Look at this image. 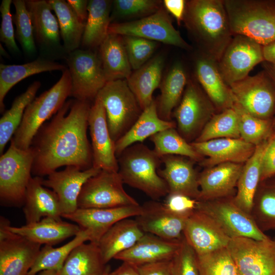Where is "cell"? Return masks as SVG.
<instances>
[{"label": "cell", "mask_w": 275, "mask_h": 275, "mask_svg": "<svg viewBox=\"0 0 275 275\" xmlns=\"http://www.w3.org/2000/svg\"><path fill=\"white\" fill-rule=\"evenodd\" d=\"M90 102L68 100L45 122L34 136L32 174L48 176L63 166L81 170L93 167L91 145L88 138Z\"/></svg>", "instance_id": "1"}, {"label": "cell", "mask_w": 275, "mask_h": 275, "mask_svg": "<svg viewBox=\"0 0 275 275\" xmlns=\"http://www.w3.org/2000/svg\"><path fill=\"white\" fill-rule=\"evenodd\" d=\"M183 22L199 51L218 61L233 36L223 0L186 1Z\"/></svg>", "instance_id": "2"}, {"label": "cell", "mask_w": 275, "mask_h": 275, "mask_svg": "<svg viewBox=\"0 0 275 275\" xmlns=\"http://www.w3.org/2000/svg\"><path fill=\"white\" fill-rule=\"evenodd\" d=\"M117 158L118 173L124 183L155 201L168 195L167 184L158 173L161 158L153 150L138 143L127 148Z\"/></svg>", "instance_id": "3"}, {"label": "cell", "mask_w": 275, "mask_h": 275, "mask_svg": "<svg viewBox=\"0 0 275 275\" xmlns=\"http://www.w3.org/2000/svg\"><path fill=\"white\" fill-rule=\"evenodd\" d=\"M233 35L262 46L275 41L274 0H223Z\"/></svg>", "instance_id": "4"}, {"label": "cell", "mask_w": 275, "mask_h": 275, "mask_svg": "<svg viewBox=\"0 0 275 275\" xmlns=\"http://www.w3.org/2000/svg\"><path fill=\"white\" fill-rule=\"evenodd\" d=\"M71 79L68 68L49 89L35 99L26 107L21 122L11 140L18 148L29 149L33 139L45 122L54 116L71 96Z\"/></svg>", "instance_id": "5"}, {"label": "cell", "mask_w": 275, "mask_h": 275, "mask_svg": "<svg viewBox=\"0 0 275 275\" xmlns=\"http://www.w3.org/2000/svg\"><path fill=\"white\" fill-rule=\"evenodd\" d=\"M96 98L104 107L108 130L116 142L129 130L143 111L126 79L107 82Z\"/></svg>", "instance_id": "6"}, {"label": "cell", "mask_w": 275, "mask_h": 275, "mask_svg": "<svg viewBox=\"0 0 275 275\" xmlns=\"http://www.w3.org/2000/svg\"><path fill=\"white\" fill-rule=\"evenodd\" d=\"M34 158L31 147L20 149L10 141L9 147L0 157V200L3 205H23Z\"/></svg>", "instance_id": "7"}, {"label": "cell", "mask_w": 275, "mask_h": 275, "mask_svg": "<svg viewBox=\"0 0 275 275\" xmlns=\"http://www.w3.org/2000/svg\"><path fill=\"white\" fill-rule=\"evenodd\" d=\"M119 173L101 170L84 184L77 200L78 208H109L139 205L123 187Z\"/></svg>", "instance_id": "8"}, {"label": "cell", "mask_w": 275, "mask_h": 275, "mask_svg": "<svg viewBox=\"0 0 275 275\" xmlns=\"http://www.w3.org/2000/svg\"><path fill=\"white\" fill-rule=\"evenodd\" d=\"M66 62L71 79L70 96L94 101L107 82L99 55L90 49H77L67 54Z\"/></svg>", "instance_id": "9"}, {"label": "cell", "mask_w": 275, "mask_h": 275, "mask_svg": "<svg viewBox=\"0 0 275 275\" xmlns=\"http://www.w3.org/2000/svg\"><path fill=\"white\" fill-rule=\"evenodd\" d=\"M234 197L198 201L197 209L212 218L230 237L264 240L269 237L257 226L251 214L235 203Z\"/></svg>", "instance_id": "10"}, {"label": "cell", "mask_w": 275, "mask_h": 275, "mask_svg": "<svg viewBox=\"0 0 275 275\" xmlns=\"http://www.w3.org/2000/svg\"><path fill=\"white\" fill-rule=\"evenodd\" d=\"M109 33L139 37L185 50L191 48L174 27L163 5L150 15L134 20L112 23L108 28Z\"/></svg>", "instance_id": "11"}, {"label": "cell", "mask_w": 275, "mask_h": 275, "mask_svg": "<svg viewBox=\"0 0 275 275\" xmlns=\"http://www.w3.org/2000/svg\"><path fill=\"white\" fill-rule=\"evenodd\" d=\"M227 249L240 275H275V240L231 238Z\"/></svg>", "instance_id": "12"}, {"label": "cell", "mask_w": 275, "mask_h": 275, "mask_svg": "<svg viewBox=\"0 0 275 275\" xmlns=\"http://www.w3.org/2000/svg\"><path fill=\"white\" fill-rule=\"evenodd\" d=\"M234 104L258 118L267 119L275 109V85L263 71L230 86Z\"/></svg>", "instance_id": "13"}, {"label": "cell", "mask_w": 275, "mask_h": 275, "mask_svg": "<svg viewBox=\"0 0 275 275\" xmlns=\"http://www.w3.org/2000/svg\"><path fill=\"white\" fill-rule=\"evenodd\" d=\"M10 222L0 218V275H28L41 250V244L14 233Z\"/></svg>", "instance_id": "14"}, {"label": "cell", "mask_w": 275, "mask_h": 275, "mask_svg": "<svg viewBox=\"0 0 275 275\" xmlns=\"http://www.w3.org/2000/svg\"><path fill=\"white\" fill-rule=\"evenodd\" d=\"M263 46L241 35H235L217 61L219 72L227 85L249 76L257 64L264 61Z\"/></svg>", "instance_id": "15"}, {"label": "cell", "mask_w": 275, "mask_h": 275, "mask_svg": "<svg viewBox=\"0 0 275 275\" xmlns=\"http://www.w3.org/2000/svg\"><path fill=\"white\" fill-rule=\"evenodd\" d=\"M212 104L196 79L189 78L182 98L172 113L177 131L186 141L195 138L210 118L214 109Z\"/></svg>", "instance_id": "16"}, {"label": "cell", "mask_w": 275, "mask_h": 275, "mask_svg": "<svg viewBox=\"0 0 275 275\" xmlns=\"http://www.w3.org/2000/svg\"><path fill=\"white\" fill-rule=\"evenodd\" d=\"M88 123L92 143L93 167L118 172L119 164L116 154L115 142L108 130L104 107L97 98L91 106Z\"/></svg>", "instance_id": "17"}, {"label": "cell", "mask_w": 275, "mask_h": 275, "mask_svg": "<svg viewBox=\"0 0 275 275\" xmlns=\"http://www.w3.org/2000/svg\"><path fill=\"white\" fill-rule=\"evenodd\" d=\"M101 170L94 167L81 170L75 166H67L64 170L56 171L42 178V184L51 188L57 195L62 217L75 211L77 208V200L81 188L91 177L98 174Z\"/></svg>", "instance_id": "18"}, {"label": "cell", "mask_w": 275, "mask_h": 275, "mask_svg": "<svg viewBox=\"0 0 275 275\" xmlns=\"http://www.w3.org/2000/svg\"><path fill=\"white\" fill-rule=\"evenodd\" d=\"M34 29L35 41L48 57L66 53L61 42L59 22L47 1H25Z\"/></svg>", "instance_id": "19"}, {"label": "cell", "mask_w": 275, "mask_h": 275, "mask_svg": "<svg viewBox=\"0 0 275 275\" xmlns=\"http://www.w3.org/2000/svg\"><path fill=\"white\" fill-rule=\"evenodd\" d=\"M183 236L197 254L227 248L231 239L212 218L198 210L187 219Z\"/></svg>", "instance_id": "20"}, {"label": "cell", "mask_w": 275, "mask_h": 275, "mask_svg": "<svg viewBox=\"0 0 275 275\" xmlns=\"http://www.w3.org/2000/svg\"><path fill=\"white\" fill-rule=\"evenodd\" d=\"M142 206L143 212L135 216V220L144 233L171 241L183 238L188 217L175 214L169 211L163 203L155 200L146 202Z\"/></svg>", "instance_id": "21"}, {"label": "cell", "mask_w": 275, "mask_h": 275, "mask_svg": "<svg viewBox=\"0 0 275 275\" xmlns=\"http://www.w3.org/2000/svg\"><path fill=\"white\" fill-rule=\"evenodd\" d=\"M143 212L142 205H131L109 208H77L73 212L62 216L89 230L93 241L98 242L101 236L115 223L123 219L136 216Z\"/></svg>", "instance_id": "22"}, {"label": "cell", "mask_w": 275, "mask_h": 275, "mask_svg": "<svg viewBox=\"0 0 275 275\" xmlns=\"http://www.w3.org/2000/svg\"><path fill=\"white\" fill-rule=\"evenodd\" d=\"M194 65L195 78L213 104L223 111L232 107L230 88L222 76L217 61L199 51Z\"/></svg>", "instance_id": "23"}, {"label": "cell", "mask_w": 275, "mask_h": 275, "mask_svg": "<svg viewBox=\"0 0 275 275\" xmlns=\"http://www.w3.org/2000/svg\"><path fill=\"white\" fill-rule=\"evenodd\" d=\"M185 157L173 155L161 157L164 167L158 173L166 182L169 194H182L199 200V176L193 162Z\"/></svg>", "instance_id": "24"}, {"label": "cell", "mask_w": 275, "mask_h": 275, "mask_svg": "<svg viewBox=\"0 0 275 275\" xmlns=\"http://www.w3.org/2000/svg\"><path fill=\"white\" fill-rule=\"evenodd\" d=\"M191 145L199 154L209 157L202 162V165L209 168L223 162H246L256 148V146L241 138L216 139L205 142H193Z\"/></svg>", "instance_id": "25"}, {"label": "cell", "mask_w": 275, "mask_h": 275, "mask_svg": "<svg viewBox=\"0 0 275 275\" xmlns=\"http://www.w3.org/2000/svg\"><path fill=\"white\" fill-rule=\"evenodd\" d=\"M241 163L227 162L209 168L198 177L199 201H208L233 196L242 171Z\"/></svg>", "instance_id": "26"}, {"label": "cell", "mask_w": 275, "mask_h": 275, "mask_svg": "<svg viewBox=\"0 0 275 275\" xmlns=\"http://www.w3.org/2000/svg\"><path fill=\"white\" fill-rule=\"evenodd\" d=\"M182 239L179 241L168 240L145 233L133 246L119 253L114 259L128 262L136 266L169 261L179 249Z\"/></svg>", "instance_id": "27"}, {"label": "cell", "mask_w": 275, "mask_h": 275, "mask_svg": "<svg viewBox=\"0 0 275 275\" xmlns=\"http://www.w3.org/2000/svg\"><path fill=\"white\" fill-rule=\"evenodd\" d=\"M42 178L32 177L26 187L23 208L26 224L37 222L46 217L61 219L62 214L58 196L42 184Z\"/></svg>", "instance_id": "28"}, {"label": "cell", "mask_w": 275, "mask_h": 275, "mask_svg": "<svg viewBox=\"0 0 275 275\" xmlns=\"http://www.w3.org/2000/svg\"><path fill=\"white\" fill-rule=\"evenodd\" d=\"M8 228L11 232L33 242L51 246L75 236L81 230L76 224L50 217L19 227L12 226L10 224Z\"/></svg>", "instance_id": "29"}, {"label": "cell", "mask_w": 275, "mask_h": 275, "mask_svg": "<svg viewBox=\"0 0 275 275\" xmlns=\"http://www.w3.org/2000/svg\"><path fill=\"white\" fill-rule=\"evenodd\" d=\"M145 233L135 219L126 218L115 223L97 242L105 263L131 248Z\"/></svg>", "instance_id": "30"}, {"label": "cell", "mask_w": 275, "mask_h": 275, "mask_svg": "<svg viewBox=\"0 0 275 275\" xmlns=\"http://www.w3.org/2000/svg\"><path fill=\"white\" fill-rule=\"evenodd\" d=\"M176 123L172 121H166L158 116L156 101H153L143 110L141 114L129 130L115 142L116 154L118 157L129 146L143 142L157 132L175 128Z\"/></svg>", "instance_id": "31"}, {"label": "cell", "mask_w": 275, "mask_h": 275, "mask_svg": "<svg viewBox=\"0 0 275 275\" xmlns=\"http://www.w3.org/2000/svg\"><path fill=\"white\" fill-rule=\"evenodd\" d=\"M164 62L162 55H156L132 72L126 79L142 111L154 100L153 94L161 84Z\"/></svg>", "instance_id": "32"}, {"label": "cell", "mask_w": 275, "mask_h": 275, "mask_svg": "<svg viewBox=\"0 0 275 275\" xmlns=\"http://www.w3.org/2000/svg\"><path fill=\"white\" fill-rule=\"evenodd\" d=\"M109 268L97 242H84L69 254L57 275H102Z\"/></svg>", "instance_id": "33"}, {"label": "cell", "mask_w": 275, "mask_h": 275, "mask_svg": "<svg viewBox=\"0 0 275 275\" xmlns=\"http://www.w3.org/2000/svg\"><path fill=\"white\" fill-rule=\"evenodd\" d=\"M99 57L107 81L127 79L131 67L122 36L109 33L99 46Z\"/></svg>", "instance_id": "34"}, {"label": "cell", "mask_w": 275, "mask_h": 275, "mask_svg": "<svg viewBox=\"0 0 275 275\" xmlns=\"http://www.w3.org/2000/svg\"><path fill=\"white\" fill-rule=\"evenodd\" d=\"M268 141L256 146L252 155L245 162L237 184L234 197L236 205L251 214L254 198L260 181L261 161Z\"/></svg>", "instance_id": "35"}, {"label": "cell", "mask_w": 275, "mask_h": 275, "mask_svg": "<svg viewBox=\"0 0 275 275\" xmlns=\"http://www.w3.org/2000/svg\"><path fill=\"white\" fill-rule=\"evenodd\" d=\"M64 65L44 57L21 65L0 64V111L5 109L4 99L8 92L18 82L36 74L54 70L64 71Z\"/></svg>", "instance_id": "36"}, {"label": "cell", "mask_w": 275, "mask_h": 275, "mask_svg": "<svg viewBox=\"0 0 275 275\" xmlns=\"http://www.w3.org/2000/svg\"><path fill=\"white\" fill-rule=\"evenodd\" d=\"M188 79L183 63L175 62L160 85V94L156 105L161 119L171 121L174 108L180 101Z\"/></svg>", "instance_id": "37"}, {"label": "cell", "mask_w": 275, "mask_h": 275, "mask_svg": "<svg viewBox=\"0 0 275 275\" xmlns=\"http://www.w3.org/2000/svg\"><path fill=\"white\" fill-rule=\"evenodd\" d=\"M112 3L109 0L89 1L88 17L81 44L86 49L99 47L108 35Z\"/></svg>", "instance_id": "38"}, {"label": "cell", "mask_w": 275, "mask_h": 275, "mask_svg": "<svg viewBox=\"0 0 275 275\" xmlns=\"http://www.w3.org/2000/svg\"><path fill=\"white\" fill-rule=\"evenodd\" d=\"M47 1L57 18L66 53L79 49L86 23L80 20L67 1Z\"/></svg>", "instance_id": "39"}, {"label": "cell", "mask_w": 275, "mask_h": 275, "mask_svg": "<svg viewBox=\"0 0 275 275\" xmlns=\"http://www.w3.org/2000/svg\"><path fill=\"white\" fill-rule=\"evenodd\" d=\"M87 241H93L92 235L89 230L81 229L71 240L64 245L58 248L44 245L41 249L28 275H36L46 270L59 271L71 252L78 245Z\"/></svg>", "instance_id": "40"}, {"label": "cell", "mask_w": 275, "mask_h": 275, "mask_svg": "<svg viewBox=\"0 0 275 275\" xmlns=\"http://www.w3.org/2000/svg\"><path fill=\"white\" fill-rule=\"evenodd\" d=\"M41 86L39 81H35L26 90L17 96L11 107L6 111L0 119V154L19 127L28 105L35 99Z\"/></svg>", "instance_id": "41"}, {"label": "cell", "mask_w": 275, "mask_h": 275, "mask_svg": "<svg viewBox=\"0 0 275 275\" xmlns=\"http://www.w3.org/2000/svg\"><path fill=\"white\" fill-rule=\"evenodd\" d=\"M251 215L264 233L275 230V178L260 181Z\"/></svg>", "instance_id": "42"}, {"label": "cell", "mask_w": 275, "mask_h": 275, "mask_svg": "<svg viewBox=\"0 0 275 275\" xmlns=\"http://www.w3.org/2000/svg\"><path fill=\"white\" fill-rule=\"evenodd\" d=\"M220 138H240L239 116L233 107L213 116L194 142H205Z\"/></svg>", "instance_id": "43"}, {"label": "cell", "mask_w": 275, "mask_h": 275, "mask_svg": "<svg viewBox=\"0 0 275 275\" xmlns=\"http://www.w3.org/2000/svg\"><path fill=\"white\" fill-rule=\"evenodd\" d=\"M150 140L153 143V150L160 158L165 155H173L188 157L199 160L201 156L175 129L171 128L153 135Z\"/></svg>", "instance_id": "44"}, {"label": "cell", "mask_w": 275, "mask_h": 275, "mask_svg": "<svg viewBox=\"0 0 275 275\" xmlns=\"http://www.w3.org/2000/svg\"><path fill=\"white\" fill-rule=\"evenodd\" d=\"M197 256L200 275H240L227 247Z\"/></svg>", "instance_id": "45"}, {"label": "cell", "mask_w": 275, "mask_h": 275, "mask_svg": "<svg viewBox=\"0 0 275 275\" xmlns=\"http://www.w3.org/2000/svg\"><path fill=\"white\" fill-rule=\"evenodd\" d=\"M12 3L15 9L12 15L16 26L15 37L25 54L34 55L37 52V48L32 22L25 1L14 0Z\"/></svg>", "instance_id": "46"}, {"label": "cell", "mask_w": 275, "mask_h": 275, "mask_svg": "<svg viewBox=\"0 0 275 275\" xmlns=\"http://www.w3.org/2000/svg\"><path fill=\"white\" fill-rule=\"evenodd\" d=\"M162 4L161 1L157 0L113 1L111 21L141 18L150 15L156 12Z\"/></svg>", "instance_id": "47"}, {"label": "cell", "mask_w": 275, "mask_h": 275, "mask_svg": "<svg viewBox=\"0 0 275 275\" xmlns=\"http://www.w3.org/2000/svg\"><path fill=\"white\" fill-rule=\"evenodd\" d=\"M232 107L239 116L240 138L255 146L262 143L269 132V121L255 117L235 104Z\"/></svg>", "instance_id": "48"}, {"label": "cell", "mask_w": 275, "mask_h": 275, "mask_svg": "<svg viewBox=\"0 0 275 275\" xmlns=\"http://www.w3.org/2000/svg\"><path fill=\"white\" fill-rule=\"evenodd\" d=\"M122 37L129 63L134 70L149 61L157 47L156 42L143 38L132 36Z\"/></svg>", "instance_id": "49"}, {"label": "cell", "mask_w": 275, "mask_h": 275, "mask_svg": "<svg viewBox=\"0 0 275 275\" xmlns=\"http://www.w3.org/2000/svg\"><path fill=\"white\" fill-rule=\"evenodd\" d=\"M172 275H200L197 256L184 237L180 247L171 260Z\"/></svg>", "instance_id": "50"}, {"label": "cell", "mask_w": 275, "mask_h": 275, "mask_svg": "<svg viewBox=\"0 0 275 275\" xmlns=\"http://www.w3.org/2000/svg\"><path fill=\"white\" fill-rule=\"evenodd\" d=\"M11 0H3L0 6L2 22L0 29V40L12 53L20 52L15 41V35L13 25V16L11 13Z\"/></svg>", "instance_id": "51"}, {"label": "cell", "mask_w": 275, "mask_h": 275, "mask_svg": "<svg viewBox=\"0 0 275 275\" xmlns=\"http://www.w3.org/2000/svg\"><path fill=\"white\" fill-rule=\"evenodd\" d=\"M197 200L180 194H168L163 203L171 212L189 217L197 209Z\"/></svg>", "instance_id": "52"}, {"label": "cell", "mask_w": 275, "mask_h": 275, "mask_svg": "<svg viewBox=\"0 0 275 275\" xmlns=\"http://www.w3.org/2000/svg\"><path fill=\"white\" fill-rule=\"evenodd\" d=\"M275 176V135L268 141L263 153L260 181Z\"/></svg>", "instance_id": "53"}, {"label": "cell", "mask_w": 275, "mask_h": 275, "mask_svg": "<svg viewBox=\"0 0 275 275\" xmlns=\"http://www.w3.org/2000/svg\"><path fill=\"white\" fill-rule=\"evenodd\" d=\"M136 267L140 275H172L171 260L148 263Z\"/></svg>", "instance_id": "54"}, {"label": "cell", "mask_w": 275, "mask_h": 275, "mask_svg": "<svg viewBox=\"0 0 275 275\" xmlns=\"http://www.w3.org/2000/svg\"><path fill=\"white\" fill-rule=\"evenodd\" d=\"M186 1L164 0L163 6L169 13L171 14L180 25L183 20Z\"/></svg>", "instance_id": "55"}, {"label": "cell", "mask_w": 275, "mask_h": 275, "mask_svg": "<svg viewBox=\"0 0 275 275\" xmlns=\"http://www.w3.org/2000/svg\"><path fill=\"white\" fill-rule=\"evenodd\" d=\"M80 20L86 23L88 17V4L87 0H67Z\"/></svg>", "instance_id": "56"}, {"label": "cell", "mask_w": 275, "mask_h": 275, "mask_svg": "<svg viewBox=\"0 0 275 275\" xmlns=\"http://www.w3.org/2000/svg\"><path fill=\"white\" fill-rule=\"evenodd\" d=\"M107 275H140L137 267L128 262H123L122 264Z\"/></svg>", "instance_id": "57"}, {"label": "cell", "mask_w": 275, "mask_h": 275, "mask_svg": "<svg viewBox=\"0 0 275 275\" xmlns=\"http://www.w3.org/2000/svg\"><path fill=\"white\" fill-rule=\"evenodd\" d=\"M264 61L275 66V41L263 46Z\"/></svg>", "instance_id": "58"}, {"label": "cell", "mask_w": 275, "mask_h": 275, "mask_svg": "<svg viewBox=\"0 0 275 275\" xmlns=\"http://www.w3.org/2000/svg\"><path fill=\"white\" fill-rule=\"evenodd\" d=\"M264 71L268 74L275 85V66L267 62L263 63Z\"/></svg>", "instance_id": "59"}, {"label": "cell", "mask_w": 275, "mask_h": 275, "mask_svg": "<svg viewBox=\"0 0 275 275\" xmlns=\"http://www.w3.org/2000/svg\"><path fill=\"white\" fill-rule=\"evenodd\" d=\"M36 275H57V271L53 270H46L39 272Z\"/></svg>", "instance_id": "60"}, {"label": "cell", "mask_w": 275, "mask_h": 275, "mask_svg": "<svg viewBox=\"0 0 275 275\" xmlns=\"http://www.w3.org/2000/svg\"><path fill=\"white\" fill-rule=\"evenodd\" d=\"M0 52H1V54L3 56V57L7 58L9 57V54L6 51L5 48L3 47L1 43L0 44Z\"/></svg>", "instance_id": "61"}, {"label": "cell", "mask_w": 275, "mask_h": 275, "mask_svg": "<svg viewBox=\"0 0 275 275\" xmlns=\"http://www.w3.org/2000/svg\"><path fill=\"white\" fill-rule=\"evenodd\" d=\"M109 272V268H108L105 272V273L102 274V275H107L108 272Z\"/></svg>", "instance_id": "62"}, {"label": "cell", "mask_w": 275, "mask_h": 275, "mask_svg": "<svg viewBox=\"0 0 275 275\" xmlns=\"http://www.w3.org/2000/svg\"><path fill=\"white\" fill-rule=\"evenodd\" d=\"M274 240H275V239H274Z\"/></svg>", "instance_id": "63"}, {"label": "cell", "mask_w": 275, "mask_h": 275, "mask_svg": "<svg viewBox=\"0 0 275 275\" xmlns=\"http://www.w3.org/2000/svg\"><path fill=\"white\" fill-rule=\"evenodd\" d=\"M275 135V134H274Z\"/></svg>", "instance_id": "64"}]
</instances>
